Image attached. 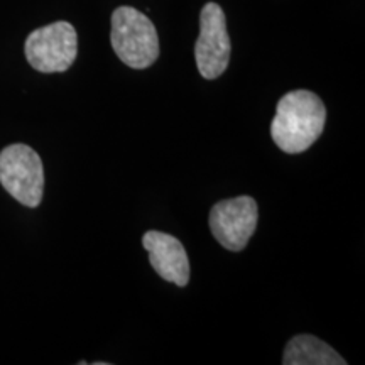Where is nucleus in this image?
Segmentation results:
<instances>
[{
    "instance_id": "obj_4",
    "label": "nucleus",
    "mask_w": 365,
    "mask_h": 365,
    "mask_svg": "<svg viewBox=\"0 0 365 365\" xmlns=\"http://www.w3.org/2000/svg\"><path fill=\"white\" fill-rule=\"evenodd\" d=\"M26 58L36 71L63 73L70 70L78 54V36L66 21L39 27L27 36Z\"/></svg>"
},
{
    "instance_id": "obj_1",
    "label": "nucleus",
    "mask_w": 365,
    "mask_h": 365,
    "mask_svg": "<svg viewBox=\"0 0 365 365\" xmlns=\"http://www.w3.org/2000/svg\"><path fill=\"white\" fill-rule=\"evenodd\" d=\"M327 122V108L317 93L294 90L277 102L271 124V135L286 154H299L312 148L322 135Z\"/></svg>"
},
{
    "instance_id": "obj_5",
    "label": "nucleus",
    "mask_w": 365,
    "mask_h": 365,
    "mask_svg": "<svg viewBox=\"0 0 365 365\" xmlns=\"http://www.w3.org/2000/svg\"><path fill=\"white\" fill-rule=\"evenodd\" d=\"M232 43L227 33L223 9L215 2H208L200 12V36L195 44V59L200 75L215 80L223 75L230 61Z\"/></svg>"
},
{
    "instance_id": "obj_7",
    "label": "nucleus",
    "mask_w": 365,
    "mask_h": 365,
    "mask_svg": "<svg viewBox=\"0 0 365 365\" xmlns=\"http://www.w3.org/2000/svg\"><path fill=\"white\" fill-rule=\"evenodd\" d=\"M149 262L164 281L185 287L190 282V261L185 247L176 237L164 232L149 230L143 237Z\"/></svg>"
},
{
    "instance_id": "obj_3",
    "label": "nucleus",
    "mask_w": 365,
    "mask_h": 365,
    "mask_svg": "<svg viewBox=\"0 0 365 365\" xmlns=\"http://www.w3.org/2000/svg\"><path fill=\"white\" fill-rule=\"evenodd\" d=\"M0 185L24 207L43 200L44 168L39 154L26 144H12L0 153Z\"/></svg>"
},
{
    "instance_id": "obj_2",
    "label": "nucleus",
    "mask_w": 365,
    "mask_h": 365,
    "mask_svg": "<svg viewBox=\"0 0 365 365\" xmlns=\"http://www.w3.org/2000/svg\"><path fill=\"white\" fill-rule=\"evenodd\" d=\"M110 41L120 61L134 70H145L159 58L156 27L134 7L124 6L113 11Z\"/></svg>"
},
{
    "instance_id": "obj_6",
    "label": "nucleus",
    "mask_w": 365,
    "mask_h": 365,
    "mask_svg": "<svg viewBox=\"0 0 365 365\" xmlns=\"http://www.w3.org/2000/svg\"><path fill=\"white\" fill-rule=\"evenodd\" d=\"M259 208L250 196L223 200L210 210L208 225L218 244L232 252L247 247L250 237L257 228Z\"/></svg>"
},
{
    "instance_id": "obj_8",
    "label": "nucleus",
    "mask_w": 365,
    "mask_h": 365,
    "mask_svg": "<svg viewBox=\"0 0 365 365\" xmlns=\"http://www.w3.org/2000/svg\"><path fill=\"white\" fill-rule=\"evenodd\" d=\"M284 365H345L346 360L336 354L330 345L313 335H298L287 341Z\"/></svg>"
}]
</instances>
